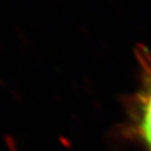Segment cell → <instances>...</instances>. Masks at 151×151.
<instances>
[{
  "instance_id": "1",
  "label": "cell",
  "mask_w": 151,
  "mask_h": 151,
  "mask_svg": "<svg viewBox=\"0 0 151 151\" xmlns=\"http://www.w3.org/2000/svg\"><path fill=\"white\" fill-rule=\"evenodd\" d=\"M136 57L139 83L127 102V129L146 151H151V52L140 45Z\"/></svg>"
}]
</instances>
